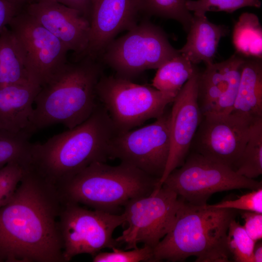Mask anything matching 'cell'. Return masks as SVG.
<instances>
[{"mask_svg":"<svg viewBox=\"0 0 262 262\" xmlns=\"http://www.w3.org/2000/svg\"><path fill=\"white\" fill-rule=\"evenodd\" d=\"M252 122L232 113L202 115L191 148L233 169L248 139Z\"/></svg>","mask_w":262,"mask_h":262,"instance_id":"4fadbf2b","label":"cell"},{"mask_svg":"<svg viewBox=\"0 0 262 262\" xmlns=\"http://www.w3.org/2000/svg\"><path fill=\"white\" fill-rule=\"evenodd\" d=\"M195 74L176 95L170 111V150L161 187L168 175L184 163L202 118L197 102V78Z\"/></svg>","mask_w":262,"mask_h":262,"instance_id":"5bb4252c","label":"cell"},{"mask_svg":"<svg viewBox=\"0 0 262 262\" xmlns=\"http://www.w3.org/2000/svg\"><path fill=\"white\" fill-rule=\"evenodd\" d=\"M58 189L29 167L0 207V262H64Z\"/></svg>","mask_w":262,"mask_h":262,"instance_id":"6da1fadb","label":"cell"},{"mask_svg":"<svg viewBox=\"0 0 262 262\" xmlns=\"http://www.w3.org/2000/svg\"><path fill=\"white\" fill-rule=\"evenodd\" d=\"M30 81L24 52L7 26L0 36V87Z\"/></svg>","mask_w":262,"mask_h":262,"instance_id":"44dd1931","label":"cell"},{"mask_svg":"<svg viewBox=\"0 0 262 262\" xmlns=\"http://www.w3.org/2000/svg\"><path fill=\"white\" fill-rule=\"evenodd\" d=\"M230 113L251 122L262 117V59L245 58Z\"/></svg>","mask_w":262,"mask_h":262,"instance_id":"ffe728a7","label":"cell"},{"mask_svg":"<svg viewBox=\"0 0 262 262\" xmlns=\"http://www.w3.org/2000/svg\"><path fill=\"white\" fill-rule=\"evenodd\" d=\"M162 185L185 202L196 206L207 204L210 197L216 192L262 187L261 181L239 175L231 167L194 151L189 153L182 165L172 171Z\"/></svg>","mask_w":262,"mask_h":262,"instance_id":"ba28073f","label":"cell"},{"mask_svg":"<svg viewBox=\"0 0 262 262\" xmlns=\"http://www.w3.org/2000/svg\"><path fill=\"white\" fill-rule=\"evenodd\" d=\"M96 95L117 133L159 117L176 96L116 75L103 74L97 83Z\"/></svg>","mask_w":262,"mask_h":262,"instance_id":"8992f818","label":"cell"},{"mask_svg":"<svg viewBox=\"0 0 262 262\" xmlns=\"http://www.w3.org/2000/svg\"><path fill=\"white\" fill-rule=\"evenodd\" d=\"M67 62L41 89L36 96L30 120L29 133L54 124L72 129L86 120L99 101L96 86L103 69L96 60L81 57Z\"/></svg>","mask_w":262,"mask_h":262,"instance_id":"3957f363","label":"cell"},{"mask_svg":"<svg viewBox=\"0 0 262 262\" xmlns=\"http://www.w3.org/2000/svg\"><path fill=\"white\" fill-rule=\"evenodd\" d=\"M152 123L118 132L110 147V159L133 166L161 179L170 150V112L166 110Z\"/></svg>","mask_w":262,"mask_h":262,"instance_id":"8fae6325","label":"cell"},{"mask_svg":"<svg viewBox=\"0 0 262 262\" xmlns=\"http://www.w3.org/2000/svg\"><path fill=\"white\" fill-rule=\"evenodd\" d=\"M261 240L256 242L253 252V262H262V243Z\"/></svg>","mask_w":262,"mask_h":262,"instance_id":"e575fe53","label":"cell"},{"mask_svg":"<svg viewBox=\"0 0 262 262\" xmlns=\"http://www.w3.org/2000/svg\"><path fill=\"white\" fill-rule=\"evenodd\" d=\"M15 5L18 8L21 10L26 4L32 1L33 0H8Z\"/></svg>","mask_w":262,"mask_h":262,"instance_id":"d590c367","label":"cell"},{"mask_svg":"<svg viewBox=\"0 0 262 262\" xmlns=\"http://www.w3.org/2000/svg\"><path fill=\"white\" fill-rule=\"evenodd\" d=\"M226 241L228 250L235 262H253V252L256 242L235 218L229 225Z\"/></svg>","mask_w":262,"mask_h":262,"instance_id":"4316f807","label":"cell"},{"mask_svg":"<svg viewBox=\"0 0 262 262\" xmlns=\"http://www.w3.org/2000/svg\"><path fill=\"white\" fill-rule=\"evenodd\" d=\"M141 0H93L88 46L84 56L96 60L120 32L137 24Z\"/></svg>","mask_w":262,"mask_h":262,"instance_id":"e0dca14e","label":"cell"},{"mask_svg":"<svg viewBox=\"0 0 262 262\" xmlns=\"http://www.w3.org/2000/svg\"><path fill=\"white\" fill-rule=\"evenodd\" d=\"M8 26L24 52L31 81L42 87L67 62L68 50L24 10Z\"/></svg>","mask_w":262,"mask_h":262,"instance_id":"7c38bea8","label":"cell"},{"mask_svg":"<svg viewBox=\"0 0 262 262\" xmlns=\"http://www.w3.org/2000/svg\"><path fill=\"white\" fill-rule=\"evenodd\" d=\"M109 252H99L93 257L94 262H154L153 248L144 245L131 250L113 247Z\"/></svg>","mask_w":262,"mask_h":262,"instance_id":"f546056e","label":"cell"},{"mask_svg":"<svg viewBox=\"0 0 262 262\" xmlns=\"http://www.w3.org/2000/svg\"><path fill=\"white\" fill-rule=\"evenodd\" d=\"M260 0H187L186 6L194 14L206 15L207 12L232 13L245 7L260 8Z\"/></svg>","mask_w":262,"mask_h":262,"instance_id":"83f0119b","label":"cell"},{"mask_svg":"<svg viewBox=\"0 0 262 262\" xmlns=\"http://www.w3.org/2000/svg\"><path fill=\"white\" fill-rule=\"evenodd\" d=\"M185 201L162 185L150 195L134 198L124 206L127 228L115 240L124 250L143 243L154 248L173 227Z\"/></svg>","mask_w":262,"mask_h":262,"instance_id":"9c48e42d","label":"cell"},{"mask_svg":"<svg viewBox=\"0 0 262 262\" xmlns=\"http://www.w3.org/2000/svg\"><path fill=\"white\" fill-rule=\"evenodd\" d=\"M41 87L31 81L0 87V129L30 134L33 104Z\"/></svg>","mask_w":262,"mask_h":262,"instance_id":"ac0fdd59","label":"cell"},{"mask_svg":"<svg viewBox=\"0 0 262 262\" xmlns=\"http://www.w3.org/2000/svg\"><path fill=\"white\" fill-rule=\"evenodd\" d=\"M244 221L243 226L248 236L255 242L262 238V213L250 211L240 213Z\"/></svg>","mask_w":262,"mask_h":262,"instance_id":"1f68e13d","label":"cell"},{"mask_svg":"<svg viewBox=\"0 0 262 262\" xmlns=\"http://www.w3.org/2000/svg\"><path fill=\"white\" fill-rule=\"evenodd\" d=\"M210 206L219 208L250 211L262 213V187L251 190L238 198L227 200Z\"/></svg>","mask_w":262,"mask_h":262,"instance_id":"4dcf8cb0","label":"cell"},{"mask_svg":"<svg viewBox=\"0 0 262 262\" xmlns=\"http://www.w3.org/2000/svg\"><path fill=\"white\" fill-rule=\"evenodd\" d=\"M225 25L210 22L206 15H193L187 40L179 52L196 65L213 63L220 39L229 33Z\"/></svg>","mask_w":262,"mask_h":262,"instance_id":"d6986e66","label":"cell"},{"mask_svg":"<svg viewBox=\"0 0 262 262\" xmlns=\"http://www.w3.org/2000/svg\"><path fill=\"white\" fill-rule=\"evenodd\" d=\"M157 69L152 86L162 92L175 96L198 71L196 66L181 54L165 62Z\"/></svg>","mask_w":262,"mask_h":262,"instance_id":"603a6c76","label":"cell"},{"mask_svg":"<svg viewBox=\"0 0 262 262\" xmlns=\"http://www.w3.org/2000/svg\"><path fill=\"white\" fill-rule=\"evenodd\" d=\"M237 213L185 202L172 229L153 248L154 262H182L191 256L196 262H229L227 231Z\"/></svg>","mask_w":262,"mask_h":262,"instance_id":"277c9868","label":"cell"},{"mask_svg":"<svg viewBox=\"0 0 262 262\" xmlns=\"http://www.w3.org/2000/svg\"><path fill=\"white\" fill-rule=\"evenodd\" d=\"M234 170L239 175L255 180L262 174V117L253 121L245 147Z\"/></svg>","mask_w":262,"mask_h":262,"instance_id":"cb8c5ba5","label":"cell"},{"mask_svg":"<svg viewBox=\"0 0 262 262\" xmlns=\"http://www.w3.org/2000/svg\"><path fill=\"white\" fill-rule=\"evenodd\" d=\"M30 137L26 132L0 129V168L12 162L30 166L33 146Z\"/></svg>","mask_w":262,"mask_h":262,"instance_id":"d4e9b609","label":"cell"},{"mask_svg":"<svg viewBox=\"0 0 262 262\" xmlns=\"http://www.w3.org/2000/svg\"><path fill=\"white\" fill-rule=\"evenodd\" d=\"M245 59L235 53L226 60L206 65L199 72L197 102L202 115L231 112Z\"/></svg>","mask_w":262,"mask_h":262,"instance_id":"9a60e30c","label":"cell"},{"mask_svg":"<svg viewBox=\"0 0 262 262\" xmlns=\"http://www.w3.org/2000/svg\"><path fill=\"white\" fill-rule=\"evenodd\" d=\"M180 54L162 29L145 20L114 39L100 56L116 75L131 80L146 70L158 69Z\"/></svg>","mask_w":262,"mask_h":262,"instance_id":"52a82bcc","label":"cell"},{"mask_svg":"<svg viewBox=\"0 0 262 262\" xmlns=\"http://www.w3.org/2000/svg\"><path fill=\"white\" fill-rule=\"evenodd\" d=\"M232 42L236 53L245 58L262 59V28L253 13L245 12L234 25Z\"/></svg>","mask_w":262,"mask_h":262,"instance_id":"7402d4cb","label":"cell"},{"mask_svg":"<svg viewBox=\"0 0 262 262\" xmlns=\"http://www.w3.org/2000/svg\"><path fill=\"white\" fill-rule=\"evenodd\" d=\"M117 133L99 102L81 124L43 143H33L30 167L59 189L91 164L110 159L111 143Z\"/></svg>","mask_w":262,"mask_h":262,"instance_id":"7a4b0ae2","label":"cell"},{"mask_svg":"<svg viewBox=\"0 0 262 262\" xmlns=\"http://www.w3.org/2000/svg\"><path fill=\"white\" fill-rule=\"evenodd\" d=\"M31 16L67 48L82 57L87 49L89 20L78 10L51 0H35L24 7Z\"/></svg>","mask_w":262,"mask_h":262,"instance_id":"2e32d148","label":"cell"},{"mask_svg":"<svg viewBox=\"0 0 262 262\" xmlns=\"http://www.w3.org/2000/svg\"><path fill=\"white\" fill-rule=\"evenodd\" d=\"M186 0H141V2L142 11L149 15L176 20L187 32L193 15L186 7Z\"/></svg>","mask_w":262,"mask_h":262,"instance_id":"484cf974","label":"cell"},{"mask_svg":"<svg viewBox=\"0 0 262 262\" xmlns=\"http://www.w3.org/2000/svg\"><path fill=\"white\" fill-rule=\"evenodd\" d=\"M160 179L129 164L95 162L59 189L65 202L115 213L130 200L147 196L160 187Z\"/></svg>","mask_w":262,"mask_h":262,"instance_id":"5b68a950","label":"cell"},{"mask_svg":"<svg viewBox=\"0 0 262 262\" xmlns=\"http://www.w3.org/2000/svg\"><path fill=\"white\" fill-rule=\"evenodd\" d=\"M20 10L9 0H0V36L4 28Z\"/></svg>","mask_w":262,"mask_h":262,"instance_id":"d6a6232c","label":"cell"},{"mask_svg":"<svg viewBox=\"0 0 262 262\" xmlns=\"http://www.w3.org/2000/svg\"><path fill=\"white\" fill-rule=\"evenodd\" d=\"M78 10L89 20L93 0H51Z\"/></svg>","mask_w":262,"mask_h":262,"instance_id":"836d02e7","label":"cell"},{"mask_svg":"<svg viewBox=\"0 0 262 262\" xmlns=\"http://www.w3.org/2000/svg\"><path fill=\"white\" fill-rule=\"evenodd\" d=\"M126 224L124 214L90 210L80 204L64 201L59 217L64 262L81 254L94 257L104 248H118L113 238L116 228Z\"/></svg>","mask_w":262,"mask_h":262,"instance_id":"30bf717a","label":"cell"},{"mask_svg":"<svg viewBox=\"0 0 262 262\" xmlns=\"http://www.w3.org/2000/svg\"><path fill=\"white\" fill-rule=\"evenodd\" d=\"M29 167L12 162L0 168V207L11 198Z\"/></svg>","mask_w":262,"mask_h":262,"instance_id":"f1b7e54d","label":"cell"}]
</instances>
